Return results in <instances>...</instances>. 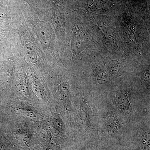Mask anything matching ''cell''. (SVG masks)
<instances>
[{
	"label": "cell",
	"instance_id": "3957f363",
	"mask_svg": "<svg viewBox=\"0 0 150 150\" xmlns=\"http://www.w3.org/2000/svg\"><path fill=\"white\" fill-rule=\"evenodd\" d=\"M123 93H118L116 96V101L119 107L121 109L128 107V102L127 98Z\"/></svg>",
	"mask_w": 150,
	"mask_h": 150
},
{
	"label": "cell",
	"instance_id": "6da1fadb",
	"mask_svg": "<svg viewBox=\"0 0 150 150\" xmlns=\"http://www.w3.org/2000/svg\"><path fill=\"white\" fill-rule=\"evenodd\" d=\"M23 44L25 52L28 59L33 63L37 62V56L36 52L33 46L27 42H24Z\"/></svg>",
	"mask_w": 150,
	"mask_h": 150
},
{
	"label": "cell",
	"instance_id": "277c9868",
	"mask_svg": "<svg viewBox=\"0 0 150 150\" xmlns=\"http://www.w3.org/2000/svg\"><path fill=\"white\" fill-rule=\"evenodd\" d=\"M107 81V75L104 72H101L97 76V81L100 83H105Z\"/></svg>",
	"mask_w": 150,
	"mask_h": 150
},
{
	"label": "cell",
	"instance_id": "7a4b0ae2",
	"mask_svg": "<svg viewBox=\"0 0 150 150\" xmlns=\"http://www.w3.org/2000/svg\"><path fill=\"white\" fill-rule=\"evenodd\" d=\"M59 91L60 96L64 103L68 105L69 104V93L68 86L66 84H62L59 86Z\"/></svg>",
	"mask_w": 150,
	"mask_h": 150
}]
</instances>
